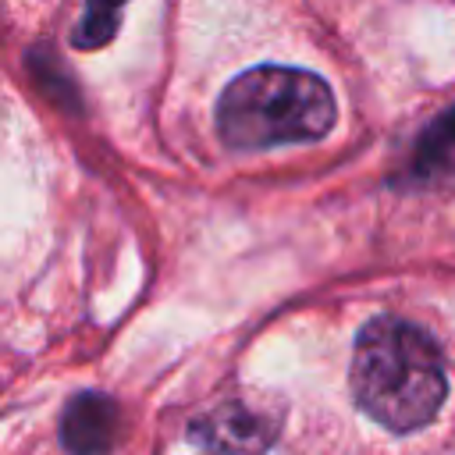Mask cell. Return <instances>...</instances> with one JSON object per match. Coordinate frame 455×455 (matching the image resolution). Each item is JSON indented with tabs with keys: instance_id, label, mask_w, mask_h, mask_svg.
I'll list each match as a JSON object with an SVG mask.
<instances>
[{
	"instance_id": "cell-3",
	"label": "cell",
	"mask_w": 455,
	"mask_h": 455,
	"mask_svg": "<svg viewBox=\"0 0 455 455\" xmlns=\"http://www.w3.org/2000/svg\"><path fill=\"white\" fill-rule=\"evenodd\" d=\"M188 437L199 455H263L277 437V416L245 402H220L192 419Z\"/></svg>"
},
{
	"instance_id": "cell-2",
	"label": "cell",
	"mask_w": 455,
	"mask_h": 455,
	"mask_svg": "<svg viewBox=\"0 0 455 455\" xmlns=\"http://www.w3.org/2000/svg\"><path fill=\"white\" fill-rule=\"evenodd\" d=\"M334 124L327 82L302 68L259 64L242 71L217 100V132L224 146L256 153L288 142H316Z\"/></svg>"
},
{
	"instance_id": "cell-1",
	"label": "cell",
	"mask_w": 455,
	"mask_h": 455,
	"mask_svg": "<svg viewBox=\"0 0 455 455\" xmlns=\"http://www.w3.org/2000/svg\"><path fill=\"white\" fill-rule=\"evenodd\" d=\"M348 380L355 405L395 434L427 427L448 395L441 348L402 316H373L359 327Z\"/></svg>"
},
{
	"instance_id": "cell-6",
	"label": "cell",
	"mask_w": 455,
	"mask_h": 455,
	"mask_svg": "<svg viewBox=\"0 0 455 455\" xmlns=\"http://www.w3.org/2000/svg\"><path fill=\"white\" fill-rule=\"evenodd\" d=\"M121 7H124V0H85V14L75 25V46L96 50V46L110 43L121 25Z\"/></svg>"
},
{
	"instance_id": "cell-4",
	"label": "cell",
	"mask_w": 455,
	"mask_h": 455,
	"mask_svg": "<svg viewBox=\"0 0 455 455\" xmlns=\"http://www.w3.org/2000/svg\"><path fill=\"white\" fill-rule=\"evenodd\" d=\"M117 405L100 391H82L68 402L60 437L71 455H107L117 437Z\"/></svg>"
},
{
	"instance_id": "cell-5",
	"label": "cell",
	"mask_w": 455,
	"mask_h": 455,
	"mask_svg": "<svg viewBox=\"0 0 455 455\" xmlns=\"http://www.w3.org/2000/svg\"><path fill=\"white\" fill-rule=\"evenodd\" d=\"M416 171L427 178L455 174V107L423 135L419 153H416Z\"/></svg>"
}]
</instances>
